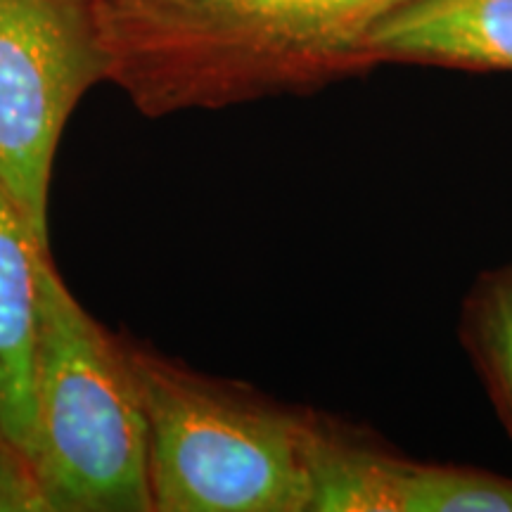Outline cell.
Instances as JSON below:
<instances>
[{
    "instance_id": "5b68a950",
    "label": "cell",
    "mask_w": 512,
    "mask_h": 512,
    "mask_svg": "<svg viewBox=\"0 0 512 512\" xmlns=\"http://www.w3.org/2000/svg\"><path fill=\"white\" fill-rule=\"evenodd\" d=\"M311 512H512V479L408 463L320 418Z\"/></svg>"
},
{
    "instance_id": "277c9868",
    "label": "cell",
    "mask_w": 512,
    "mask_h": 512,
    "mask_svg": "<svg viewBox=\"0 0 512 512\" xmlns=\"http://www.w3.org/2000/svg\"><path fill=\"white\" fill-rule=\"evenodd\" d=\"M100 81L110 60L88 0H0V190L43 247L57 145Z\"/></svg>"
},
{
    "instance_id": "7a4b0ae2",
    "label": "cell",
    "mask_w": 512,
    "mask_h": 512,
    "mask_svg": "<svg viewBox=\"0 0 512 512\" xmlns=\"http://www.w3.org/2000/svg\"><path fill=\"white\" fill-rule=\"evenodd\" d=\"M124 339L145 411L152 512H311L320 415Z\"/></svg>"
},
{
    "instance_id": "9c48e42d",
    "label": "cell",
    "mask_w": 512,
    "mask_h": 512,
    "mask_svg": "<svg viewBox=\"0 0 512 512\" xmlns=\"http://www.w3.org/2000/svg\"><path fill=\"white\" fill-rule=\"evenodd\" d=\"M0 510L50 512L31 458L0 437Z\"/></svg>"
},
{
    "instance_id": "8992f818",
    "label": "cell",
    "mask_w": 512,
    "mask_h": 512,
    "mask_svg": "<svg viewBox=\"0 0 512 512\" xmlns=\"http://www.w3.org/2000/svg\"><path fill=\"white\" fill-rule=\"evenodd\" d=\"M43 247L0 190V437L31 458Z\"/></svg>"
},
{
    "instance_id": "ba28073f",
    "label": "cell",
    "mask_w": 512,
    "mask_h": 512,
    "mask_svg": "<svg viewBox=\"0 0 512 512\" xmlns=\"http://www.w3.org/2000/svg\"><path fill=\"white\" fill-rule=\"evenodd\" d=\"M470 349L512 434V266L482 280L467 309Z\"/></svg>"
},
{
    "instance_id": "52a82bcc",
    "label": "cell",
    "mask_w": 512,
    "mask_h": 512,
    "mask_svg": "<svg viewBox=\"0 0 512 512\" xmlns=\"http://www.w3.org/2000/svg\"><path fill=\"white\" fill-rule=\"evenodd\" d=\"M368 55L512 69V0H415L375 29Z\"/></svg>"
},
{
    "instance_id": "3957f363",
    "label": "cell",
    "mask_w": 512,
    "mask_h": 512,
    "mask_svg": "<svg viewBox=\"0 0 512 512\" xmlns=\"http://www.w3.org/2000/svg\"><path fill=\"white\" fill-rule=\"evenodd\" d=\"M31 465L50 512H152L143 399L124 335L41 259Z\"/></svg>"
},
{
    "instance_id": "6da1fadb",
    "label": "cell",
    "mask_w": 512,
    "mask_h": 512,
    "mask_svg": "<svg viewBox=\"0 0 512 512\" xmlns=\"http://www.w3.org/2000/svg\"><path fill=\"white\" fill-rule=\"evenodd\" d=\"M110 81L147 117L299 91L415 0H88Z\"/></svg>"
}]
</instances>
